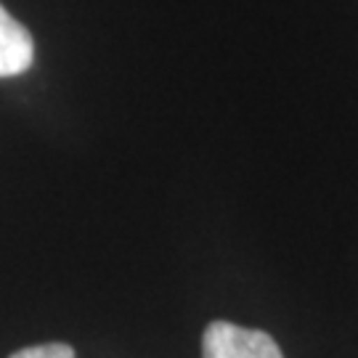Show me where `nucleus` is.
Listing matches in <instances>:
<instances>
[{
    "mask_svg": "<svg viewBox=\"0 0 358 358\" xmlns=\"http://www.w3.org/2000/svg\"><path fill=\"white\" fill-rule=\"evenodd\" d=\"M202 358H284L268 332L213 321L202 337Z\"/></svg>",
    "mask_w": 358,
    "mask_h": 358,
    "instance_id": "nucleus-1",
    "label": "nucleus"
},
{
    "mask_svg": "<svg viewBox=\"0 0 358 358\" xmlns=\"http://www.w3.org/2000/svg\"><path fill=\"white\" fill-rule=\"evenodd\" d=\"M35 62V40L0 6V77H16Z\"/></svg>",
    "mask_w": 358,
    "mask_h": 358,
    "instance_id": "nucleus-2",
    "label": "nucleus"
},
{
    "mask_svg": "<svg viewBox=\"0 0 358 358\" xmlns=\"http://www.w3.org/2000/svg\"><path fill=\"white\" fill-rule=\"evenodd\" d=\"M11 358H75V348L66 343H45V345L22 348Z\"/></svg>",
    "mask_w": 358,
    "mask_h": 358,
    "instance_id": "nucleus-3",
    "label": "nucleus"
}]
</instances>
